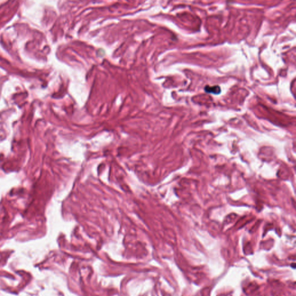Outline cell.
Listing matches in <instances>:
<instances>
[{
	"instance_id": "1",
	"label": "cell",
	"mask_w": 296,
	"mask_h": 296,
	"mask_svg": "<svg viewBox=\"0 0 296 296\" xmlns=\"http://www.w3.org/2000/svg\"><path fill=\"white\" fill-rule=\"evenodd\" d=\"M205 91L208 93L219 94L221 92V89L219 86H207L205 87Z\"/></svg>"
}]
</instances>
